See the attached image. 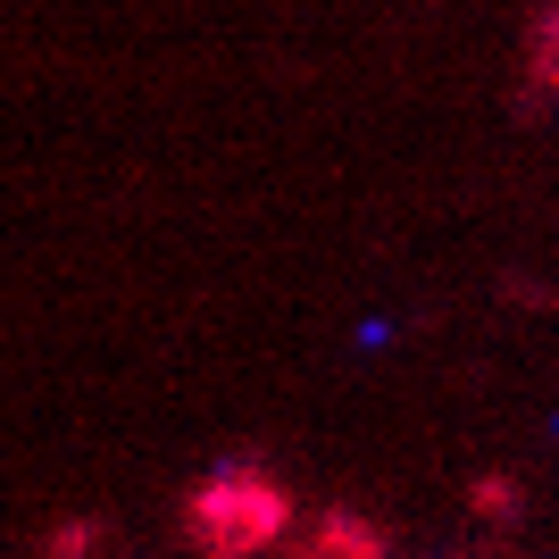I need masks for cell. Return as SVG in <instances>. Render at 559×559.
Returning <instances> with one entry per match:
<instances>
[{"label": "cell", "mask_w": 559, "mask_h": 559, "mask_svg": "<svg viewBox=\"0 0 559 559\" xmlns=\"http://www.w3.org/2000/svg\"><path fill=\"white\" fill-rule=\"evenodd\" d=\"M518 100L526 109H559V0L526 9V43H518Z\"/></svg>", "instance_id": "2"}, {"label": "cell", "mask_w": 559, "mask_h": 559, "mask_svg": "<svg viewBox=\"0 0 559 559\" xmlns=\"http://www.w3.org/2000/svg\"><path fill=\"white\" fill-rule=\"evenodd\" d=\"M185 535L201 559H259L284 535V485L259 460H226L210 485H192Z\"/></svg>", "instance_id": "1"}, {"label": "cell", "mask_w": 559, "mask_h": 559, "mask_svg": "<svg viewBox=\"0 0 559 559\" xmlns=\"http://www.w3.org/2000/svg\"><path fill=\"white\" fill-rule=\"evenodd\" d=\"M301 559H384V535L376 526H359V518H318L309 526V543H301Z\"/></svg>", "instance_id": "3"}]
</instances>
